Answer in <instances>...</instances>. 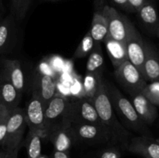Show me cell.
<instances>
[{
    "label": "cell",
    "instance_id": "obj_1",
    "mask_svg": "<svg viewBox=\"0 0 159 158\" xmlns=\"http://www.w3.org/2000/svg\"><path fill=\"white\" fill-rule=\"evenodd\" d=\"M92 100L101 122L110 136V146L118 147L121 150H127L132 134L121 124L112 107L106 90L103 76L99 77L98 88Z\"/></svg>",
    "mask_w": 159,
    "mask_h": 158
},
{
    "label": "cell",
    "instance_id": "obj_2",
    "mask_svg": "<svg viewBox=\"0 0 159 158\" xmlns=\"http://www.w3.org/2000/svg\"><path fill=\"white\" fill-rule=\"evenodd\" d=\"M104 83L112 107L121 124L130 132L150 136L151 131L148 125L140 119L131 102L123 94L113 82L104 78Z\"/></svg>",
    "mask_w": 159,
    "mask_h": 158
},
{
    "label": "cell",
    "instance_id": "obj_3",
    "mask_svg": "<svg viewBox=\"0 0 159 158\" xmlns=\"http://www.w3.org/2000/svg\"><path fill=\"white\" fill-rule=\"evenodd\" d=\"M65 123H89L104 126L101 122L92 99L85 96L69 102Z\"/></svg>",
    "mask_w": 159,
    "mask_h": 158
},
{
    "label": "cell",
    "instance_id": "obj_4",
    "mask_svg": "<svg viewBox=\"0 0 159 158\" xmlns=\"http://www.w3.org/2000/svg\"><path fill=\"white\" fill-rule=\"evenodd\" d=\"M125 46L128 60H130L142 74L145 57V41L143 40L139 31L128 18L126 20Z\"/></svg>",
    "mask_w": 159,
    "mask_h": 158
},
{
    "label": "cell",
    "instance_id": "obj_5",
    "mask_svg": "<svg viewBox=\"0 0 159 158\" xmlns=\"http://www.w3.org/2000/svg\"><path fill=\"white\" fill-rule=\"evenodd\" d=\"M114 75L118 83L130 95L141 92L147 85V81L141 71L130 60H127L116 68Z\"/></svg>",
    "mask_w": 159,
    "mask_h": 158
},
{
    "label": "cell",
    "instance_id": "obj_6",
    "mask_svg": "<svg viewBox=\"0 0 159 158\" xmlns=\"http://www.w3.org/2000/svg\"><path fill=\"white\" fill-rule=\"evenodd\" d=\"M70 125L75 143L110 146V136L104 126L89 123H75Z\"/></svg>",
    "mask_w": 159,
    "mask_h": 158
},
{
    "label": "cell",
    "instance_id": "obj_7",
    "mask_svg": "<svg viewBox=\"0 0 159 158\" xmlns=\"http://www.w3.org/2000/svg\"><path fill=\"white\" fill-rule=\"evenodd\" d=\"M27 126L24 109L17 107L9 112L6 138L2 148L14 149L23 145V136Z\"/></svg>",
    "mask_w": 159,
    "mask_h": 158
},
{
    "label": "cell",
    "instance_id": "obj_8",
    "mask_svg": "<svg viewBox=\"0 0 159 158\" xmlns=\"http://www.w3.org/2000/svg\"><path fill=\"white\" fill-rule=\"evenodd\" d=\"M69 102L70 101L65 96L56 94L45 105L44 125L47 138L54 129L61 124H65V119Z\"/></svg>",
    "mask_w": 159,
    "mask_h": 158
},
{
    "label": "cell",
    "instance_id": "obj_9",
    "mask_svg": "<svg viewBox=\"0 0 159 158\" xmlns=\"http://www.w3.org/2000/svg\"><path fill=\"white\" fill-rule=\"evenodd\" d=\"M44 108L45 104L38 96L32 93L24 109L25 119L29 129L38 133L43 139L47 138L44 125Z\"/></svg>",
    "mask_w": 159,
    "mask_h": 158
},
{
    "label": "cell",
    "instance_id": "obj_10",
    "mask_svg": "<svg viewBox=\"0 0 159 158\" xmlns=\"http://www.w3.org/2000/svg\"><path fill=\"white\" fill-rule=\"evenodd\" d=\"M101 9L108 25V37L125 43L126 20L127 16L122 15L115 8L102 2Z\"/></svg>",
    "mask_w": 159,
    "mask_h": 158
},
{
    "label": "cell",
    "instance_id": "obj_11",
    "mask_svg": "<svg viewBox=\"0 0 159 158\" xmlns=\"http://www.w3.org/2000/svg\"><path fill=\"white\" fill-rule=\"evenodd\" d=\"M32 93L38 96L46 105L57 94V82L50 74L35 72L32 80Z\"/></svg>",
    "mask_w": 159,
    "mask_h": 158
},
{
    "label": "cell",
    "instance_id": "obj_12",
    "mask_svg": "<svg viewBox=\"0 0 159 158\" xmlns=\"http://www.w3.org/2000/svg\"><path fill=\"white\" fill-rule=\"evenodd\" d=\"M126 150L144 158H159V143L150 136H132Z\"/></svg>",
    "mask_w": 159,
    "mask_h": 158
},
{
    "label": "cell",
    "instance_id": "obj_13",
    "mask_svg": "<svg viewBox=\"0 0 159 158\" xmlns=\"http://www.w3.org/2000/svg\"><path fill=\"white\" fill-rule=\"evenodd\" d=\"M47 139L52 143L54 150L60 152H69L72 144L75 143L74 133L68 124H61L56 127Z\"/></svg>",
    "mask_w": 159,
    "mask_h": 158
},
{
    "label": "cell",
    "instance_id": "obj_14",
    "mask_svg": "<svg viewBox=\"0 0 159 158\" xmlns=\"http://www.w3.org/2000/svg\"><path fill=\"white\" fill-rule=\"evenodd\" d=\"M23 94L8 79L2 71H0V102L9 112L19 106Z\"/></svg>",
    "mask_w": 159,
    "mask_h": 158
},
{
    "label": "cell",
    "instance_id": "obj_15",
    "mask_svg": "<svg viewBox=\"0 0 159 158\" xmlns=\"http://www.w3.org/2000/svg\"><path fill=\"white\" fill-rule=\"evenodd\" d=\"M130 99L140 119L146 125H152L158 116L157 107L141 92L131 94Z\"/></svg>",
    "mask_w": 159,
    "mask_h": 158
},
{
    "label": "cell",
    "instance_id": "obj_16",
    "mask_svg": "<svg viewBox=\"0 0 159 158\" xmlns=\"http://www.w3.org/2000/svg\"><path fill=\"white\" fill-rule=\"evenodd\" d=\"M2 64V71L16 88L23 94L26 89V78L20 60L16 59H6L3 60Z\"/></svg>",
    "mask_w": 159,
    "mask_h": 158
},
{
    "label": "cell",
    "instance_id": "obj_17",
    "mask_svg": "<svg viewBox=\"0 0 159 158\" xmlns=\"http://www.w3.org/2000/svg\"><path fill=\"white\" fill-rule=\"evenodd\" d=\"M95 5L96 6L91 27L89 32L91 34L95 43H102L108 36V25L107 19L101 9L102 0H96Z\"/></svg>",
    "mask_w": 159,
    "mask_h": 158
},
{
    "label": "cell",
    "instance_id": "obj_18",
    "mask_svg": "<svg viewBox=\"0 0 159 158\" xmlns=\"http://www.w3.org/2000/svg\"><path fill=\"white\" fill-rule=\"evenodd\" d=\"M142 74L147 81L159 82V54L148 42H145V57Z\"/></svg>",
    "mask_w": 159,
    "mask_h": 158
},
{
    "label": "cell",
    "instance_id": "obj_19",
    "mask_svg": "<svg viewBox=\"0 0 159 158\" xmlns=\"http://www.w3.org/2000/svg\"><path fill=\"white\" fill-rule=\"evenodd\" d=\"M16 22L10 14L0 23V56L7 53L12 47L16 34Z\"/></svg>",
    "mask_w": 159,
    "mask_h": 158
},
{
    "label": "cell",
    "instance_id": "obj_20",
    "mask_svg": "<svg viewBox=\"0 0 159 158\" xmlns=\"http://www.w3.org/2000/svg\"><path fill=\"white\" fill-rule=\"evenodd\" d=\"M109 57L114 69L128 60L125 43L117 41L107 36L103 40Z\"/></svg>",
    "mask_w": 159,
    "mask_h": 158
},
{
    "label": "cell",
    "instance_id": "obj_21",
    "mask_svg": "<svg viewBox=\"0 0 159 158\" xmlns=\"http://www.w3.org/2000/svg\"><path fill=\"white\" fill-rule=\"evenodd\" d=\"M137 13L144 27L152 33H156L159 28V16L155 4L149 0L138 9Z\"/></svg>",
    "mask_w": 159,
    "mask_h": 158
},
{
    "label": "cell",
    "instance_id": "obj_22",
    "mask_svg": "<svg viewBox=\"0 0 159 158\" xmlns=\"http://www.w3.org/2000/svg\"><path fill=\"white\" fill-rule=\"evenodd\" d=\"M104 57L101 43H95L94 47L89 54L85 73H92L96 76L103 75Z\"/></svg>",
    "mask_w": 159,
    "mask_h": 158
},
{
    "label": "cell",
    "instance_id": "obj_23",
    "mask_svg": "<svg viewBox=\"0 0 159 158\" xmlns=\"http://www.w3.org/2000/svg\"><path fill=\"white\" fill-rule=\"evenodd\" d=\"M42 136L36 132L30 130L25 139V147L27 153V158H37L41 153Z\"/></svg>",
    "mask_w": 159,
    "mask_h": 158
},
{
    "label": "cell",
    "instance_id": "obj_24",
    "mask_svg": "<svg viewBox=\"0 0 159 158\" xmlns=\"http://www.w3.org/2000/svg\"><path fill=\"white\" fill-rule=\"evenodd\" d=\"M32 0H11V15L16 21H22L26 17Z\"/></svg>",
    "mask_w": 159,
    "mask_h": 158
},
{
    "label": "cell",
    "instance_id": "obj_25",
    "mask_svg": "<svg viewBox=\"0 0 159 158\" xmlns=\"http://www.w3.org/2000/svg\"><path fill=\"white\" fill-rule=\"evenodd\" d=\"M94 45V40L92 37L90 33L88 32L84 36L82 40L78 45L77 48H76L75 51L73 54L74 58H83V57H87L90 54L92 50L93 49Z\"/></svg>",
    "mask_w": 159,
    "mask_h": 158
},
{
    "label": "cell",
    "instance_id": "obj_26",
    "mask_svg": "<svg viewBox=\"0 0 159 158\" xmlns=\"http://www.w3.org/2000/svg\"><path fill=\"white\" fill-rule=\"evenodd\" d=\"M99 77L100 76H96L92 73H85L83 79L84 96L93 99L98 88Z\"/></svg>",
    "mask_w": 159,
    "mask_h": 158
},
{
    "label": "cell",
    "instance_id": "obj_27",
    "mask_svg": "<svg viewBox=\"0 0 159 158\" xmlns=\"http://www.w3.org/2000/svg\"><path fill=\"white\" fill-rule=\"evenodd\" d=\"M141 94L145 96L152 104L156 106L159 105V82H152L150 85H146L141 91Z\"/></svg>",
    "mask_w": 159,
    "mask_h": 158
},
{
    "label": "cell",
    "instance_id": "obj_28",
    "mask_svg": "<svg viewBox=\"0 0 159 158\" xmlns=\"http://www.w3.org/2000/svg\"><path fill=\"white\" fill-rule=\"evenodd\" d=\"M121 149L115 146H108L102 150L99 158H120Z\"/></svg>",
    "mask_w": 159,
    "mask_h": 158
},
{
    "label": "cell",
    "instance_id": "obj_29",
    "mask_svg": "<svg viewBox=\"0 0 159 158\" xmlns=\"http://www.w3.org/2000/svg\"><path fill=\"white\" fill-rule=\"evenodd\" d=\"M8 116H6L0 122V147H2L5 140L6 138V132H7V119Z\"/></svg>",
    "mask_w": 159,
    "mask_h": 158
},
{
    "label": "cell",
    "instance_id": "obj_30",
    "mask_svg": "<svg viewBox=\"0 0 159 158\" xmlns=\"http://www.w3.org/2000/svg\"><path fill=\"white\" fill-rule=\"evenodd\" d=\"M149 0H127L129 6H130L133 12H137L140 8L142 7Z\"/></svg>",
    "mask_w": 159,
    "mask_h": 158
},
{
    "label": "cell",
    "instance_id": "obj_31",
    "mask_svg": "<svg viewBox=\"0 0 159 158\" xmlns=\"http://www.w3.org/2000/svg\"><path fill=\"white\" fill-rule=\"evenodd\" d=\"M111 1L114 4H116V6H119L120 9H124V10L127 11V12H133V10L131 9L130 6H129L127 0H111Z\"/></svg>",
    "mask_w": 159,
    "mask_h": 158
},
{
    "label": "cell",
    "instance_id": "obj_32",
    "mask_svg": "<svg viewBox=\"0 0 159 158\" xmlns=\"http://www.w3.org/2000/svg\"><path fill=\"white\" fill-rule=\"evenodd\" d=\"M22 146L16 147L14 149H6V153L4 158H17L18 157L19 150Z\"/></svg>",
    "mask_w": 159,
    "mask_h": 158
},
{
    "label": "cell",
    "instance_id": "obj_33",
    "mask_svg": "<svg viewBox=\"0 0 159 158\" xmlns=\"http://www.w3.org/2000/svg\"><path fill=\"white\" fill-rule=\"evenodd\" d=\"M51 158H71L69 152H60L54 150Z\"/></svg>",
    "mask_w": 159,
    "mask_h": 158
},
{
    "label": "cell",
    "instance_id": "obj_34",
    "mask_svg": "<svg viewBox=\"0 0 159 158\" xmlns=\"http://www.w3.org/2000/svg\"><path fill=\"white\" fill-rule=\"evenodd\" d=\"M9 112L6 109V107L0 102V122L9 114Z\"/></svg>",
    "mask_w": 159,
    "mask_h": 158
},
{
    "label": "cell",
    "instance_id": "obj_35",
    "mask_svg": "<svg viewBox=\"0 0 159 158\" xmlns=\"http://www.w3.org/2000/svg\"><path fill=\"white\" fill-rule=\"evenodd\" d=\"M6 149L1 147V148H0V158H4L5 155H6Z\"/></svg>",
    "mask_w": 159,
    "mask_h": 158
},
{
    "label": "cell",
    "instance_id": "obj_36",
    "mask_svg": "<svg viewBox=\"0 0 159 158\" xmlns=\"http://www.w3.org/2000/svg\"><path fill=\"white\" fill-rule=\"evenodd\" d=\"M37 158H51V157H49V156H47V155L41 154L40 156H38V157H37Z\"/></svg>",
    "mask_w": 159,
    "mask_h": 158
},
{
    "label": "cell",
    "instance_id": "obj_37",
    "mask_svg": "<svg viewBox=\"0 0 159 158\" xmlns=\"http://www.w3.org/2000/svg\"><path fill=\"white\" fill-rule=\"evenodd\" d=\"M155 34H156V36H157V37H158V40H159V28H158V29H157L156 33H155Z\"/></svg>",
    "mask_w": 159,
    "mask_h": 158
},
{
    "label": "cell",
    "instance_id": "obj_38",
    "mask_svg": "<svg viewBox=\"0 0 159 158\" xmlns=\"http://www.w3.org/2000/svg\"><path fill=\"white\" fill-rule=\"evenodd\" d=\"M43 1H46V2H57V1H60V0H43Z\"/></svg>",
    "mask_w": 159,
    "mask_h": 158
},
{
    "label": "cell",
    "instance_id": "obj_39",
    "mask_svg": "<svg viewBox=\"0 0 159 158\" xmlns=\"http://www.w3.org/2000/svg\"><path fill=\"white\" fill-rule=\"evenodd\" d=\"M156 141H157V142H158V143H159V137L158 138V139H156Z\"/></svg>",
    "mask_w": 159,
    "mask_h": 158
}]
</instances>
